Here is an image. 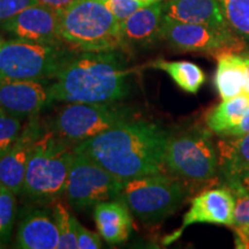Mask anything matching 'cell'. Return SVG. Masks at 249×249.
Segmentation results:
<instances>
[{
	"instance_id": "15",
	"label": "cell",
	"mask_w": 249,
	"mask_h": 249,
	"mask_svg": "<svg viewBox=\"0 0 249 249\" xmlns=\"http://www.w3.org/2000/svg\"><path fill=\"white\" fill-rule=\"evenodd\" d=\"M36 204L29 207L21 216L17 231V248L57 249L59 232L53 211Z\"/></svg>"
},
{
	"instance_id": "2",
	"label": "cell",
	"mask_w": 249,
	"mask_h": 249,
	"mask_svg": "<svg viewBox=\"0 0 249 249\" xmlns=\"http://www.w3.org/2000/svg\"><path fill=\"white\" fill-rule=\"evenodd\" d=\"M128 70L119 50L76 52L49 85V101L113 103L128 95Z\"/></svg>"
},
{
	"instance_id": "35",
	"label": "cell",
	"mask_w": 249,
	"mask_h": 249,
	"mask_svg": "<svg viewBox=\"0 0 249 249\" xmlns=\"http://www.w3.org/2000/svg\"><path fill=\"white\" fill-rule=\"evenodd\" d=\"M245 58V64H246V87H245V92H247L249 95V53L244 54Z\"/></svg>"
},
{
	"instance_id": "21",
	"label": "cell",
	"mask_w": 249,
	"mask_h": 249,
	"mask_svg": "<svg viewBox=\"0 0 249 249\" xmlns=\"http://www.w3.org/2000/svg\"><path fill=\"white\" fill-rule=\"evenodd\" d=\"M219 171L223 177L249 169V134L218 142Z\"/></svg>"
},
{
	"instance_id": "20",
	"label": "cell",
	"mask_w": 249,
	"mask_h": 249,
	"mask_svg": "<svg viewBox=\"0 0 249 249\" xmlns=\"http://www.w3.org/2000/svg\"><path fill=\"white\" fill-rule=\"evenodd\" d=\"M249 110V95L242 92L235 97L223 99L222 103L211 108L205 117L208 128L223 136L224 133L240 123Z\"/></svg>"
},
{
	"instance_id": "1",
	"label": "cell",
	"mask_w": 249,
	"mask_h": 249,
	"mask_svg": "<svg viewBox=\"0 0 249 249\" xmlns=\"http://www.w3.org/2000/svg\"><path fill=\"white\" fill-rule=\"evenodd\" d=\"M170 134L143 120H129L77 143L85 152L121 181L163 171Z\"/></svg>"
},
{
	"instance_id": "24",
	"label": "cell",
	"mask_w": 249,
	"mask_h": 249,
	"mask_svg": "<svg viewBox=\"0 0 249 249\" xmlns=\"http://www.w3.org/2000/svg\"><path fill=\"white\" fill-rule=\"evenodd\" d=\"M53 217L59 232L58 249H77L76 218L60 202L54 205Z\"/></svg>"
},
{
	"instance_id": "6",
	"label": "cell",
	"mask_w": 249,
	"mask_h": 249,
	"mask_svg": "<svg viewBox=\"0 0 249 249\" xmlns=\"http://www.w3.org/2000/svg\"><path fill=\"white\" fill-rule=\"evenodd\" d=\"M185 197L182 183L160 172L123 181L119 200L130 213L145 223H156L169 217Z\"/></svg>"
},
{
	"instance_id": "33",
	"label": "cell",
	"mask_w": 249,
	"mask_h": 249,
	"mask_svg": "<svg viewBox=\"0 0 249 249\" xmlns=\"http://www.w3.org/2000/svg\"><path fill=\"white\" fill-rule=\"evenodd\" d=\"M247 134H249V110L246 112V114L241 119L240 123L233 127V128L229 129L227 132L224 133L222 138H240V136L247 135Z\"/></svg>"
},
{
	"instance_id": "8",
	"label": "cell",
	"mask_w": 249,
	"mask_h": 249,
	"mask_svg": "<svg viewBox=\"0 0 249 249\" xmlns=\"http://www.w3.org/2000/svg\"><path fill=\"white\" fill-rule=\"evenodd\" d=\"M134 119L130 107L113 103H70L55 114L49 129L74 144Z\"/></svg>"
},
{
	"instance_id": "9",
	"label": "cell",
	"mask_w": 249,
	"mask_h": 249,
	"mask_svg": "<svg viewBox=\"0 0 249 249\" xmlns=\"http://www.w3.org/2000/svg\"><path fill=\"white\" fill-rule=\"evenodd\" d=\"M123 181L75 149L66 183L67 202L75 210L95 207L102 202L119 200Z\"/></svg>"
},
{
	"instance_id": "34",
	"label": "cell",
	"mask_w": 249,
	"mask_h": 249,
	"mask_svg": "<svg viewBox=\"0 0 249 249\" xmlns=\"http://www.w3.org/2000/svg\"><path fill=\"white\" fill-rule=\"evenodd\" d=\"M71 1L73 0H39L40 4L49 6V7L55 9V11H60V9L66 7L68 4H71Z\"/></svg>"
},
{
	"instance_id": "39",
	"label": "cell",
	"mask_w": 249,
	"mask_h": 249,
	"mask_svg": "<svg viewBox=\"0 0 249 249\" xmlns=\"http://www.w3.org/2000/svg\"><path fill=\"white\" fill-rule=\"evenodd\" d=\"M2 247H4V246H2V245H0V248H2Z\"/></svg>"
},
{
	"instance_id": "22",
	"label": "cell",
	"mask_w": 249,
	"mask_h": 249,
	"mask_svg": "<svg viewBox=\"0 0 249 249\" xmlns=\"http://www.w3.org/2000/svg\"><path fill=\"white\" fill-rule=\"evenodd\" d=\"M151 66L169 74L179 88L189 93L197 92L205 82L204 71L194 62L166 61L160 59L152 62Z\"/></svg>"
},
{
	"instance_id": "18",
	"label": "cell",
	"mask_w": 249,
	"mask_h": 249,
	"mask_svg": "<svg viewBox=\"0 0 249 249\" xmlns=\"http://www.w3.org/2000/svg\"><path fill=\"white\" fill-rule=\"evenodd\" d=\"M93 219L99 235L107 244L117 245L128 240L133 230L132 214L120 200L107 201L96 204Z\"/></svg>"
},
{
	"instance_id": "19",
	"label": "cell",
	"mask_w": 249,
	"mask_h": 249,
	"mask_svg": "<svg viewBox=\"0 0 249 249\" xmlns=\"http://www.w3.org/2000/svg\"><path fill=\"white\" fill-rule=\"evenodd\" d=\"M214 73V88L222 99H229L245 92L246 64L244 54L224 52L218 54Z\"/></svg>"
},
{
	"instance_id": "25",
	"label": "cell",
	"mask_w": 249,
	"mask_h": 249,
	"mask_svg": "<svg viewBox=\"0 0 249 249\" xmlns=\"http://www.w3.org/2000/svg\"><path fill=\"white\" fill-rule=\"evenodd\" d=\"M7 187L0 188V245L8 244L12 238L15 217H17V197Z\"/></svg>"
},
{
	"instance_id": "11",
	"label": "cell",
	"mask_w": 249,
	"mask_h": 249,
	"mask_svg": "<svg viewBox=\"0 0 249 249\" xmlns=\"http://www.w3.org/2000/svg\"><path fill=\"white\" fill-rule=\"evenodd\" d=\"M46 128L48 124L38 116L30 118L12 147L0 158V182L17 195L22 193L28 161Z\"/></svg>"
},
{
	"instance_id": "28",
	"label": "cell",
	"mask_w": 249,
	"mask_h": 249,
	"mask_svg": "<svg viewBox=\"0 0 249 249\" xmlns=\"http://www.w3.org/2000/svg\"><path fill=\"white\" fill-rule=\"evenodd\" d=\"M36 4L39 0H0V23Z\"/></svg>"
},
{
	"instance_id": "13",
	"label": "cell",
	"mask_w": 249,
	"mask_h": 249,
	"mask_svg": "<svg viewBox=\"0 0 249 249\" xmlns=\"http://www.w3.org/2000/svg\"><path fill=\"white\" fill-rule=\"evenodd\" d=\"M235 196L227 187H219L204 191L195 196L191 202L180 229L169 236L166 244L179 238L188 226L193 224H214L232 226L234 224Z\"/></svg>"
},
{
	"instance_id": "36",
	"label": "cell",
	"mask_w": 249,
	"mask_h": 249,
	"mask_svg": "<svg viewBox=\"0 0 249 249\" xmlns=\"http://www.w3.org/2000/svg\"><path fill=\"white\" fill-rule=\"evenodd\" d=\"M139 1L143 2V4L145 5H150L152 2H156V1H161V0H139Z\"/></svg>"
},
{
	"instance_id": "12",
	"label": "cell",
	"mask_w": 249,
	"mask_h": 249,
	"mask_svg": "<svg viewBox=\"0 0 249 249\" xmlns=\"http://www.w3.org/2000/svg\"><path fill=\"white\" fill-rule=\"evenodd\" d=\"M0 28L13 38L27 42L60 44L58 11L44 4L30 6L0 23Z\"/></svg>"
},
{
	"instance_id": "26",
	"label": "cell",
	"mask_w": 249,
	"mask_h": 249,
	"mask_svg": "<svg viewBox=\"0 0 249 249\" xmlns=\"http://www.w3.org/2000/svg\"><path fill=\"white\" fill-rule=\"evenodd\" d=\"M22 130V120L0 107V158L4 156Z\"/></svg>"
},
{
	"instance_id": "38",
	"label": "cell",
	"mask_w": 249,
	"mask_h": 249,
	"mask_svg": "<svg viewBox=\"0 0 249 249\" xmlns=\"http://www.w3.org/2000/svg\"><path fill=\"white\" fill-rule=\"evenodd\" d=\"M97 1H103V2H105V1H107V0H97Z\"/></svg>"
},
{
	"instance_id": "23",
	"label": "cell",
	"mask_w": 249,
	"mask_h": 249,
	"mask_svg": "<svg viewBox=\"0 0 249 249\" xmlns=\"http://www.w3.org/2000/svg\"><path fill=\"white\" fill-rule=\"evenodd\" d=\"M219 4L232 29L249 40V0H219Z\"/></svg>"
},
{
	"instance_id": "29",
	"label": "cell",
	"mask_w": 249,
	"mask_h": 249,
	"mask_svg": "<svg viewBox=\"0 0 249 249\" xmlns=\"http://www.w3.org/2000/svg\"><path fill=\"white\" fill-rule=\"evenodd\" d=\"M102 236L86 229L79 220H76L77 249H98L102 248Z\"/></svg>"
},
{
	"instance_id": "17",
	"label": "cell",
	"mask_w": 249,
	"mask_h": 249,
	"mask_svg": "<svg viewBox=\"0 0 249 249\" xmlns=\"http://www.w3.org/2000/svg\"><path fill=\"white\" fill-rule=\"evenodd\" d=\"M164 17L179 22L205 24L220 29L231 28L224 17L219 0H167Z\"/></svg>"
},
{
	"instance_id": "31",
	"label": "cell",
	"mask_w": 249,
	"mask_h": 249,
	"mask_svg": "<svg viewBox=\"0 0 249 249\" xmlns=\"http://www.w3.org/2000/svg\"><path fill=\"white\" fill-rule=\"evenodd\" d=\"M227 188H230L232 193L245 192L249 193V169L242 170L230 176L223 177Z\"/></svg>"
},
{
	"instance_id": "5",
	"label": "cell",
	"mask_w": 249,
	"mask_h": 249,
	"mask_svg": "<svg viewBox=\"0 0 249 249\" xmlns=\"http://www.w3.org/2000/svg\"><path fill=\"white\" fill-rule=\"evenodd\" d=\"M76 53L65 43L45 44L12 38L0 48V80L49 82Z\"/></svg>"
},
{
	"instance_id": "16",
	"label": "cell",
	"mask_w": 249,
	"mask_h": 249,
	"mask_svg": "<svg viewBox=\"0 0 249 249\" xmlns=\"http://www.w3.org/2000/svg\"><path fill=\"white\" fill-rule=\"evenodd\" d=\"M164 12L163 2L156 1L138 9L120 22L123 49L145 48L161 37Z\"/></svg>"
},
{
	"instance_id": "37",
	"label": "cell",
	"mask_w": 249,
	"mask_h": 249,
	"mask_svg": "<svg viewBox=\"0 0 249 249\" xmlns=\"http://www.w3.org/2000/svg\"><path fill=\"white\" fill-rule=\"evenodd\" d=\"M4 42H5V39H4V38H2V37H1V36H0V48H1L2 43H4Z\"/></svg>"
},
{
	"instance_id": "27",
	"label": "cell",
	"mask_w": 249,
	"mask_h": 249,
	"mask_svg": "<svg viewBox=\"0 0 249 249\" xmlns=\"http://www.w3.org/2000/svg\"><path fill=\"white\" fill-rule=\"evenodd\" d=\"M104 4L107 6V8L110 9L119 22L128 18L129 15L135 13L138 9L147 6L139 0H107Z\"/></svg>"
},
{
	"instance_id": "14",
	"label": "cell",
	"mask_w": 249,
	"mask_h": 249,
	"mask_svg": "<svg viewBox=\"0 0 249 249\" xmlns=\"http://www.w3.org/2000/svg\"><path fill=\"white\" fill-rule=\"evenodd\" d=\"M49 104L48 82L0 80V107L18 119L38 116Z\"/></svg>"
},
{
	"instance_id": "7",
	"label": "cell",
	"mask_w": 249,
	"mask_h": 249,
	"mask_svg": "<svg viewBox=\"0 0 249 249\" xmlns=\"http://www.w3.org/2000/svg\"><path fill=\"white\" fill-rule=\"evenodd\" d=\"M217 152L207 130L192 128L169 136L164 167L187 181H209L219 171Z\"/></svg>"
},
{
	"instance_id": "32",
	"label": "cell",
	"mask_w": 249,
	"mask_h": 249,
	"mask_svg": "<svg viewBox=\"0 0 249 249\" xmlns=\"http://www.w3.org/2000/svg\"><path fill=\"white\" fill-rule=\"evenodd\" d=\"M234 233L235 248L248 249L249 248V224H234L231 226Z\"/></svg>"
},
{
	"instance_id": "10",
	"label": "cell",
	"mask_w": 249,
	"mask_h": 249,
	"mask_svg": "<svg viewBox=\"0 0 249 249\" xmlns=\"http://www.w3.org/2000/svg\"><path fill=\"white\" fill-rule=\"evenodd\" d=\"M161 37L179 51L209 53L214 57L224 52H239L245 48L244 42L233 34L232 28L220 29L205 24L179 22L165 17Z\"/></svg>"
},
{
	"instance_id": "40",
	"label": "cell",
	"mask_w": 249,
	"mask_h": 249,
	"mask_svg": "<svg viewBox=\"0 0 249 249\" xmlns=\"http://www.w3.org/2000/svg\"><path fill=\"white\" fill-rule=\"evenodd\" d=\"M0 188H1V182H0Z\"/></svg>"
},
{
	"instance_id": "30",
	"label": "cell",
	"mask_w": 249,
	"mask_h": 249,
	"mask_svg": "<svg viewBox=\"0 0 249 249\" xmlns=\"http://www.w3.org/2000/svg\"><path fill=\"white\" fill-rule=\"evenodd\" d=\"M233 194L235 196L234 224H249V193L235 192Z\"/></svg>"
},
{
	"instance_id": "3",
	"label": "cell",
	"mask_w": 249,
	"mask_h": 249,
	"mask_svg": "<svg viewBox=\"0 0 249 249\" xmlns=\"http://www.w3.org/2000/svg\"><path fill=\"white\" fill-rule=\"evenodd\" d=\"M75 145L48 127L28 161L21 194L33 204L45 205L65 195Z\"/></svg>"
},
{
	"instance_id": "4",
	"label": "cell",
	"mask_w": 249,
	"mask_h": 249,
	"mask_svg": "<svg viewBox=\"0 0 249 249\" xmlns=\"http://www.w3.org/2000/svg\"><path fill=\"white\" fill-rule=\"evenodd\" d=\"M62 42L76 52L123 49L120 22L97 0H73L58 11Z\"/></svg>"
}]
</instances>
